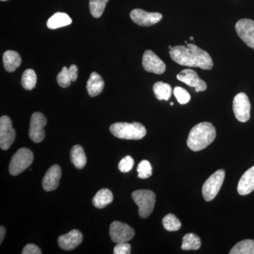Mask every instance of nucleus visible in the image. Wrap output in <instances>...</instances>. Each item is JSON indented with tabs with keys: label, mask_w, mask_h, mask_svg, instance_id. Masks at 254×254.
<instances>
[{
	"label": "nucleus",
	"mask_w": 254,
	"mask_h": 254,
	"mask_svg": "<svg viewBox=\"0 0 254 254\" xmlns=\"http://www.w3.org/2000/svg\"><path fill=\"white\" fill-rule=\"evenodd\" d=\"M153 92L157 99L159 100H168L171 97L173 89L168 83L159 81L155 83L153 86Z\"/></svg>",
	"instance_id": "23"
},
{
	"label": "nucleus",
	"mask_w": 254,
	"mask_h": 254,
	"mask_svg": "<svg viewBox=\"0 0 254 254\" xmlns=\"http://www.w3.org/2000/svg\"><path fill=\"white\" fill-rule=\"evenodd\" d=\"M113 201V194L108 189H102L93 198V203L97 208H103Z\"/></svg>",
	"instance_id": "21"
},
{
	"label": "nucleus",
	"mask_w": 254,
	"mask_h": 254,
	"mask_svg": "<svg viewBox=\"0 0 254 254\" xmlns=\"http://www.w3.org/2000/svg\"><path fill=\"white\" fill-rule=\"evenodd\" d=\"M130 16L132 21L140 26H153L161 21L163 15L158 12H147L144 10L135 9L132 10Z\"/></svg>",
	"instance_id": "11"
},
{
	"label": "nucleus",
	"mask_w": 254,
	"mask_h": 254,
	"mask_svg": "<svg viewBox=\"0 0 254 254\" xmlns=\"http://www.w3.org/2000/svg\"><path fill=\"white\" fill-rule=\"evenodd\" d=\"M109 0H90L89 9L92 16L100 18L104 12L105 6Z\"/></svg>",
	"instance_id": "28"
},
{
	"label": "nucleus",
	"mask_w": 254,
	"mask_h": 254,
	"mask_svg": "<svg viewBox=\"0 0 254 254\" xmlns=\"http://www.w3.org/2000/svg\"><path fill=\"white\" fill-rule=\"evenodd\" d=\"M57 80H58V84H59L60 86H61L62 88H67V87L71 85V77H70L67 67L64 66L62 71L58 73Z\"/></svg>",
	"instance_id": "31"
},
{
	"label": "nucleus",
	"mask_w": 254,
	"mask_h": 254,
	"mask_svg": "<svg viewBox=\"0 0 254 254\" xmlns=\"http://www.w3.org/2000/svg\"><path fill=\"white\" fill-rule=\"evenodd\" d=\"M254 190V165L246 171L241 177L237 186L239 194H250Z\"/></svg>",
	"instance_id": "17"
},
{
	"label": "nucleus",
	"mask_w": 254,
	"mask_h": 254,
	"mask_svg": "<svg viewBox=\"0 0 254 254\" xmlns=\"http://www.w3.org/2000/svg\"><path fill=\"white\" fill-rule=\"evenodd\" d=\"M110 131L117 138L127 140H140L146 135V128L138 123H118L110 127Z\"/></svg>",
	"instance_id": "3"
},
{
	"label": "nucleus",
	"mask_w": 254,
	"mask_h": 254,
	"mask_svg": "<svg viewBox=\"0 0 254 254\" xmlns=\"http://www.w3.org/2000/svg\"><path fill=\"white\" fill-rule=\"evenodd\" d=\"M174 95L177 98V101L181 105L188 103L190 100V95L189 92L182 87H175L173 91Z\"/></svg>",
	"instance_id": "30"
},
{
	"label": "nucleus",
	"mask_w": 254,
	"mask_h": 254,
	"mask_svg": "<svg viewBox=\"0 0 254 254\" xmlns=\"http://www.w3.org/2000/svg\"><path fill=\"white\" fill-rule=\"evenodd\" d=\"M82 241L83 235L81 232L77 230H73L66 235L60 236L58 238V245L63 250L70 251L74 250L81 245Z\"/></svg>",
	"instance_id": "15"
},
{
	"label": "nucleus",
	"mask_w": 254,
	"mask_h": 254,
	"mask_svg": "<svg viewBox=\"0 0 254 254\" xmlns=\"http://www.w3.org/2000/svg\"><path fill=\"white\" fill-rule=\"evenodd\" d=\"M71 163L73 164L75 168L83 169L86 165L87 158L84 150L79 145H76L71 148L70 153Z\"/></svg>",
	"instance_id": "22"
},
{
	"label": "nucleus",
	"mask_w": 254,
	"mask_h": 254,
	"mask_svg": "<svg viewBox=\"0 0 254 254\" xmlns=\"http://www.w3.org/2000/svg\"><path fill=\"white\" fill-rule=\"evenodd\" d=\"M131 245L128 242L117 244L114 248L113 253L115 254H131Z\"/></svg>",
	"instance_id": "33"
},
{
	"label": "nucleus",
	"mask_w": 254,
	"mask_h": 254,
	"mask_svg": "<svg viewBox=\"0 0 254 254\" xmlns=\"http://www.w3.org/2000/svg\"><path fill=\"white\" fill-rule=\"evenodd\" d=\"M22 254H41V249L33 244H28L23 248Z\"/></svg>",
	"instance_id": "34"
},
{
	"label": "nucleus",
	"mask_w": 254,
	"mask_h": 254,
	"mask_svg": "<svg viewBox=\"0 0 254 254\" xmlns=\"http://www.w3.org/2000/svg\"><path fill=\"white\" fill-rule=\"evenodd\" d=\"M230 254H254V241L245 240L241 241L234 246Z\"/></svg>",
	"instance_id": "25"
},
{
	"label": "nucleus",
	"mask_w": 254,
	"mask_h": 254,
	"mask_svg": "<svg viewBox=\"0 0 254 254\" xmlns=\"http://www.w3.org/2000/svg\"><path fill=\"white\" fill-rule=\"evenodd\" d=\"M105 82L98 73L93 72L87 82V91L90 96L100 95L104 89Z\"/></svg>",
	"instance_id": "18"
},
{
	"label": "nucleus",
	"mask_w": 254,
	"mask_h": 254,
	"mask_svg": "<svg viewBox=\"0 0 254 254\" xmlns=\"http://www.w3.org/2000/svg\"><path fill=\"white\" fill-rule=\"evenodd\" d=\"M172 60L182 66L198 67L204 70L213 68V62L210 55L194 44L173 47L170 50Z\"/></svg>",
	"instance_id": "1"
},
{
	"label": "nucleus",
	"mask_w": 254,
	"mask_h": 254,
	"mask_svg": "<svg viewBox=\"0 0 254 254\" xmlns=\"http://www.w3.org/2000/svg\"><path fill=\"white\" fill-rule=\"evenodd\" d=\"M137 172L139 178H149L152 175V166L149 161L146 160H142L141 163L138 164Z\"/></svg>",
	"instance_id": "29"
},
{
	"label": "nucleus",
	"mask_w": 254,
	"mask_h": 254,
	"mask_svg": "<svg viewBox=\"0 0 254 254\" xmlns=\"http://www.w3.org/2000/svg\"><path fill=\"white\" fill-rule=\"evenodd\" d=\"M133 165H134L133 159L129 155H127L126 157L122 159L121 161L119 163L118 168L122 173H128L131 171Z\"/></svg>",
	"instance_id": "32"
},
{
	"label": "nucleus",
	"mask_w": 254,
	"mask_h": 254,
	"mask_svg": "<svg viewBox=\"0 0 254 254\" xmlns=\"http://www.w3.org/2000/svg\"><path fill=\"white\" fill-rule=\"evenodd\" d=\"M201 247L200 237L193 233L187 234L182 240V250L185 251L198 250Z\"/></svg>",
	"instance_id": "24"
},
{
	"label": "nucleus",
	"mask_w": 254,
	"mask_h": 254,
	"mask_svg": "<svg viewBox=\"0 0 254 254\" xmlns=\"http://www.w3.org/2000/svg\"><path fill=\"white\" fill-rule=\"evenodd\" d=\"M133 201L138 207V214L142 218H146L151 215L155 204L156 197L152 190H136L131 193Z\"/></svg>",
	"instance_id": "4"
},
{
	"label": "nucleus",
	"mask_w": 254,
	"mask_h": 254,
	"mask_svg": "<svg viewBox=\"0 0 254 254\" xmlns=\"http://www.w3.org/2000/svg\"><path fill=\"white\" fill-rule=\"evenodd\" d=\"M177 79L183 82L189 86L195 88V92L204 91L206 90L207 85L204 81L199 78L198 73L190 68L182 70L177 75Z\"/></svg>",
	"instance_id": "14"
},
{
	"label": "nucleus",
	"mask_w": 254,
	"mask_h": 254,
	"mask_svg": "<svg viewBox=\"0 0 254 254\" xmlns=\"http://www.w3.org/2000/svg\"><path fill=\"white\" fill-rule=\"evenodd\" d=\"M68 69L70 77H71V81H76V79H77L78 78V67L76 66V65H71Z\"/></svg>",
	"instance_id": "35"
},
{
	"label": "nucleus",
	"mask_w": 254,
	"mask_h": 254,
	"mask_svg": "<svg viewBox=\"0 0 254 254\" xmlns=\"http://www.w3.org/2000/svg\"><path fill=\"white\" fill-rule=\"evenodd\" d=\"M215 137L216 130L211 123H199L190 130L187 145L193 151H200L211 144Z\"/></svg>",
	"instance_id": "2"
},
{
	"label": "nucleus",
	"mask_w": 254,
	"mask_h": 254,
	"mask_svg": "<svg viewBox=\"0 0 254 254\" xmlns=\"http://www.w3.org/2000/svg\"><path fill=\"white\" fill-rule=\"evenodd\" d=\"M190 41H193V37H190Z\"/></svg>",
	"instance_id": "37"
},
{
	"label": "nucleus",
	"mask_w": 254,
	"mask_h": 254,
	"mask_svg": "<svg viewBox=\"0 0 254 254\" xmlns=\"http://www.w3.org/2000/svg\"><path fill=\"white\" fill-rule=\"evenodd\" d=\"M47 125V119L41 113L32 115L30 123L29 136L34 143H41L46 136L44 127Z\"/></svg>",
	"instance_id": "9"
},
{
	"label": "nucleus",
	"mask_w": 254,
	"mask_h": 254,
	"mask_svg": "<svg viewBox=\"0 0 254 254\" xmlns=\"http://www.w3.org/2000/svg\"><path fill=\"white\" fill-rule=\"evenodd\" d=\"M0 243H2L3 240H4L5 234H6V230L4 227L1 226L0 227Z\"/></svg>",
	"instance_id": "36"
},
{
	"label": "nucleus",
	"mask_w": 254,
	"mask_h": 254,
	"mask_svg": "<svg viewBox=\"0 0 254 254\" xmlns=\"http://www.w3.org/2000/svg\"><path fill=\"white\" fill-rule=\"evenodd\" d=\"M164 228L169 232H175L180 230L182 227L180 220L174 214H168L164 217L163 220Z\"/></svg>",
	"instance_id": "27"
},
{
	"label": "nucleus",
	"mask_w": 254,
	"mask_h": 254,
	"mask_svg": "<svg viewBox=\"0 0 254 254\" xmlns=\"http://www.w3.org/2000/svg\"><path fill=\"white\" fill-rule=\"evenodd\" d=\"M168 48H169V49L171 50L172 48H173V47H172L171 46H170L168 47Z\"/></svg>",
	"instance_id": "38"
},
{
	"label": "nucleus",
	"mask_w": 254,
	"mask_h": 254,
	"mask_svg": "<svg viewBox=\"0 0 254 254\" xmlns=\"http://www.w3.org/2000/svg\"><path fill=\"white\" fill-rule=\"evenodd\" d=\"M233 111L237 120L247 123L250 119L251 104L247 94L238 93L233 100Z\"/></svg>",
	"instance_id": "10"
},
{
	"label": "nucleus",
	"mask_w": 254,
	"mask_h": 254,
	"mask_svg": "<svg viewBox=\"0 0 254 254\" xmlns=\"http://www.w3.org/2000/svg\"><path fill=\"white\" fill-rule=\"evenodd\" d=\"M37 83V75L34 70L28 68L23 73L21 77V85L24 89L31 91L36 87Z\"/></svg>",
	"instance_id": "26"
},
{
	"label": "nucleus",
	"mask_w": 254,
	"mask_h": 254,
	"mask_svg": "<svg viewBox=\"0 0 254 254\" xmlns=\"http://www.w3.org/2000/svg\"><path fill=\"white\" fill-rule=\"evenodd\" d=\"M16 132L12 127L11 119L6 115L0 118V147L1 150H8L13 144Z\"/></svg>",
	"instance_id": "7"
},
{
	"label": "nucleus",
	"mask_w": 254,
	"mask_h": 254,
	"mask_svg": "<svg viewBox=\"0 0 254 254\" xmlns=\"http://www.w3.org/2000/svg\"><path fill=\"white\" fill-rule=\"evenodd\" d=\"M72 23V20L66 13L58 12L52 16L47 22V26L50 29H57L68 26Z\"/></svg>",
	"instance_id": "20"
},
{
	"label": "nucleus",
	"mask_w": 254,
	"mask_h": 254,
	"mask_svg": "<svg viewBox=\"0 0 254 254\" xmlns=\"http://www.w3.org/2000/svg\"><path fill=\"white\" fill-rule=\"evenodd\" d=\"M1 1H7V0H1Z\"/></svg>",
	"instance_id": "40"
},
{
	"label": "nucleus",
	"mask_w": 254,
	"mask_h": 254,
	"mask_svg": "<svg viewBox=\"0 0 254 254\" xmlns=\"http://www.w3.org/2000/svg\"><path fill=\"white\" fill-rule=\"evenodd\" d=\"M3 63L6 71L14 72L21 65V58L17 52L7 50L3 55Z\"/></svg>",
	"instance_id": "19"
},
{
	"label": "nucleus",
	"mask_w": 254,
	"mask_h": 254,
	"mask_svg": "<svg viewBox=\"0 0 254 254\" xmlns=\"http://www.w3.org/2000/svg\"><path fill=\"white\" fill-rule=\"evenodd\" d=\"M142 64L145 71L156 74H163L166 70L165 64L152 50L145 52Z\"/></svg>",
	"instance_id": "13"
},
{
	"label": "nucleus",
	"mask_w": 254,
	"mask_h": 254,
	"mask_svg": "<svg viewBox=\"0 0 254 254\" xmlns=\"http://www.w3.org/2000/svg\"><path fill=\"white\" fill-rule=\"evenodd\" d=\"M225 177V172L223 170H219L210 175L203 184L202 193L206 201H211L218 195L223 184Z\"/></svg>",
	"instance_id": "6"
},
{
	"label": "nucleus",
	"mask_w": 254,
	"mask_h": 254,
	"mask_svg": "<svg viewBox=\"0 0 254 254\" xmlns=\"http://www.w3.org/2000/svg\"><path fill=\"white\" fill-rule=\"evenodd\" d=\"M134 235L133 228L123 222L115 221L110 225V235L115 243L128 242L133 239Z\"/></svg>",
	"instance_id": "8"
},
{
	"label": "nucleus",
	"mask_w": 254,
	"mask_h": 254,
	"mask_svg": "<svg viewBox=\"0 0 254 254\" xmlns=\"http://www.w3.org/2000/svg\"><path fill=\"white\" fill-rule=\"evenodd\" d=\"M237 35L247 46L254 49V21L242 18L235 25Z\"/></svg>",
	"instance_id": "12"
},
{
	"label": "nucleus",
	"mask_w": 254,
	"mask_h": 254,
	"mask_svg": "<svg viewBox=\"0 0 254 254\" xmlns=\"http://www.w3.org/2000/svg\"><path fill=\"white\" fill-rule=\"evenodd\" d=\"M33 161V153L31 150L23 148L13 155L9 164V173L13 176L19 175L31 166Z\"/></svg>",
	"instance_id": "5"
},
{
	"label": "nucleus",
	"mask_w": 254,
	"mask_h": 254,
	"mask_svg": "<svg viewBox=\"0 0 254 254\" xmlns=\"http://www.w3.org/2000/svg\"><path fill=\"white\" fill-rule=\"evenodd\" d=\"M62 170L59 165H54L48 169L43 177V187L46 191H52L59 186Z\"/></svg>",
	"instance_id": "16"
},
{
	"label": "nucleus",
	"mask_w": 254,
	"mask_h": 254,
	"mask_svg": "<svg viewBox=\"0 0 254 254\" xmlns=\"http://www.w3.org/2000/svg\"><path fill=\"white\" fill-rule=\"evenodd\" d=\"M170 105H172V106H173V105H174V103H170Z\"/></svg>",
	"instance_id": "39"
}]
</instances>
